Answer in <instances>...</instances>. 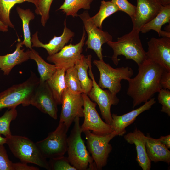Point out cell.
<instances>
[{
    "mask_svg": "<svg viewBox=\"0 0 170 170\" xmlns=\"http://www.w3.org/2000/svg\"><path fill=\"white\" fill-rule=\"evenodd\" d=\"M138 65L136 76L127 80V94L133 99V108L148 101L162 88L160 81L164 70L159 65L148 59Z\"/></svg>",
    "mask_w": 170,
    "mask_h": 170,
    "instance_id": "cell-1",
    "label": "cell"
},
{
    "mask_svg": "<svg viewBox=\"0 0 170 170\" xmlns=\"http://www.w3.org/2000/svg\"><path fill=\"white\" fill-rule=\"evenodd\" d=\"M67 139V152L70 164L76 170H97L93 160L82 138L80 117H76Z\"/></svg>",
    "mask_w": 170,
    "mask_h": 170,
    "instance_id": "cell-2",
    "label": "cell"
},
{
    "mask_svg": "<svg viewBox=\"0 0 170 170\" xmlns=\"http://www.w3.org/2000/svg\"><path fill=\"white\" fill-rule=\"evenodd\" d=\"M139 33L132 29L129 33L118 38L117 41L107 42L113 50L111 60L116 66L118 64L120 59L118 57L120 55L124 56L126 60H133L138 65L147 59L146 52L139 37Z\"/></svg>",
    "mask_w": 170,
    "mask_h": 170,
    "instance_id": "cell-3",
    "label": "cell"
},
{
    "mask_svg": "<svg viewBox=\"0 0 170 170\" xmlns=\"http://www.w3.org/2000/svg\"><path fill=\"white\" fill-rule=\"evenodd\" d=\"M40 79L31 71L29 77L24 82L13 85L0 93V110L10 109L21 104L24 106L30 105L34 91Z\"/></svg>",
    "mask_w": 170,
    "mask_h": 170,
    "instance_id": "cell-4",
    "label": "cell"
},
{
    "mask_svg": "<svg viewBox=\"0 0 170 170\" xmlns=\"http://www.w3.org/2000/svg\"><path fill=\"white\" fill-rule=\"evenodd\" d=\"M6 143L13 155L22 162L36 165L50 170L48 162L36 143L28 138L11 135L6 137Z\"/></svg>",
    "mask_w": 170,
    "mask_h": 170,
    "instance_id": "cell-5",
    "label": "cell"
},
{
    "mask_svg": "<svg viewBox=\"0 0 170 170\" xmlns=\"http://www.w3.org/2000/svg\"><path fill=\"white\" fill-rule=\"evenodd\" d=\"M93 63L99 72L98 85L102 89H108L116 95L121 89V81L123 79L127 81L134 74L133 70L130 67L114 68L103 60H94Z\"/></svg>",
    "mask_w": 170,
    "mask_h": 170,
    "instance_id": "cell-6",
    "label": "cell"
},
{
    "mask_svg": "<svg viewBox=\"0 0 170 170\" xmlns=\"http://www.w3.org/2000/svg\"><path fill=\"white\" fill-rule=\"evenodd\" d=\"M83 132L87 140L88 149L91 155L97 169L102 170L106 165L109 154L112 150V147L109 142L117 136V133L114 131L105 135L97 134L89 130Z\"/></svg>",
    "mask_w": 170,
    "mask_h": 170,
    "instance_id": "cell-7",
    "label": "cell"
},
{
    "mask_svg": "<svg viewBox=\"0 0 170 170\" xmlns=\"http://www.w3.org/2000/svg\"><path fill=\"white\" fill-rule=\"evenodd\" d=\"M68 130L64 123L59 121L55 130L49 133L44 139L36 143L46 159L64 156L67 152Z\"/></svg>",
    "mask_w": 170,
    "mask_h": 170,
    "instance_id": "cell-8",
    "label": "cell"
},
{
    "mask_svg": "<svg viewBox=\"0 0 170 170\" xmlns=\"http://www.w3.org/2000/svg\"><path fill=\"white\" fill-rule=\"evenodd\" d=\"M88 73L93 82L92 87L87 95L93 102L99 106L102 118L105 122L110 125L112 118L110 109L112 105H117L119 99L116 95L109 90H104L97 83L92 71L91 62L89 64Z\"/></svg>",
    "mask_w": 170,
    "mask_h": 170,
    "instance_id": "cell-9",
    "label": "cell"
},
{
    "mask_svg": "<svg viewBox=\"0 0 170 170\" xmlns=\"http://www.w3.org/2000/svg\"><path fill=\"white\" fill-rule=\"evenodd\" d=\"M82 94L84 100V117L83 122L81 126L82 132L89 130L97 134L105 135L113 132L110 125L103 121L97 112L96 108L97 104L92 101L87 94L83 93Z\"/></svg>",
    "mask_w": 170,
    "mask_h": 170,
    "instance_id": "cell-10",
    "label": "cell"
},
{
    "mask_svg": "<svg viewBox=\"0 0 170 170\" xmlns=\"http://www.w3.org/2000/svg\"><path fill=\"white\" fill-rule=\"evenodd\" d=\"M78 16L83 22L84 29L88 35V39L85 43L87 48L93 50L99 60H103L102 45L109 41H112V36L94 24L87 11H84L78 15Z\"/></svg>",
    "mask_w": 170,
    "mask_h": 170,
    "instance_id": "cell-11",
    "label": "cell"
},
{
    "mask_svg": "<svg viewBox=\"0 0 170 170\" xmlns=\"http://www.w3.org/2000/svg\"><path fill=\"white\" fill-rule=\"evenodd\" d=\"M60 122L69 129L76 117H83L84 100L82 94L71 92L67 88L62 96Z\"/></svg>",
    "mask_w": 170,
    "mask_h": 170,
    "instance_id": "cell-12",
    "label": "cell"
},
{
    "mask_svg": "<svg viewBox=\"0 0 170 170\" xmlns=\"http://www.w3.org/2000/svg\"><path fill=\"white\" fill-rule=\"evenodd\" d=\"M86 37V32L83 29L82 38L78 43L74 45L71 42L70 44L65 46L59 52L48 55L46 58L47 60L54 63L57 68H64L66 71L74 66L76 61L82 56Z\"/></svg>",
    "mask_w": 170,
    "mask_h": 170,
    "instance_id": "cell-13",
    "label": "cell"
},
{
    "mask_svg": "<svg viewBox=\"0 0 170 170\" xmlns=\"http://www.w3.org/2000/svg\"><path fill=\"white\" fill-rule=\"evenodd\" d=\"M30 105L55 120L58 118V105L46 81H40L31 99Z\"/></svg>",
    "mask_w": 170,
    "mask_h": 170,
    "instance_id": "cell-14",
    "label": "cell"
},
{
    "mask_svg": "<svg viewBox=\"0 0 170 170\" xmlns=\"http://www.w3.org/2000/svg\"><path fill=\"white\" fill-rule=\"evenodd\" d=\"M147 59L161 65L165 70L170 71V38L153 37L148 42Z\"/></svg>",
    "mask_w": 170,
    "mask_h": 170,
    "instance_id": "cell-15",
    "label": "cell"
},
{
    "mask_svg": "<svg viewBox=\"0 0 170 170\" xmlns=\"http://www.w3.org/2000/svg\"><path fill=\"white\" fill-rule=\"evenodd\" d=\"M137 5L134 17L131 19L133 29L140 32L145 24L159 12L163 5L159 0H136Z\"/></svg>",
    "mask_w": 170,
    "mask_h": 170,
    "instance_id": "cell-16",
    "label": "cell"
},
{
    "mask_svg": "<svg viewBox=\"0 0 170 170\" xmlns=\"http://www.w3.org/2000/svg\"><path fill=\"white\" fill-rule=\"evenodd\" d=\"M155 103V98H152L139 108L122 115L112 114V121L110 126L113 131L116 133L117 136L123 135L126 132V128L132 124L139 115L150 109Z\"/></svg>",
    "mask_w": 170,
    "mask_h": 170,
    "instance_id": "cell-17",
    "label": "cell"
},
{
    "mask_svg": "<svg viewBox=\"0 0 170 170\" xmlns=\"http://www.w3.org/2000/svg\"><path fill=\"white\" fill-rule=\"evenodd\" d=\"M66 20L64 21V28L61 35L58 37L54 36L48 43L44 44L40 41L38 32L36 31L31 38L32 47L43 48L46 50L49 55L60 51L75 35L74 33L66 26Z\"/></svg>",
    "mask_w": 170,
    "mask_h": 170,
    "instance_id": "cell-18",
    "label": "cell"
},
{
    "mask_svg": "<svg viewBox=\"0 0 170 170\" xmlns=\"http://www.w3.org/2000/svg\"><path fill=\"white\" fill-rule=\"evenodd\" d=\"M124 139L128 143L134 144L137 152L136 160L143 170H150L151 162L148 157L146 150V136L136 128L133 132L125 135Z\"/></svg>",
    "mask_w": 170,
    "mask_h": 170,
    "instance_id": "cell-19",
    "label": "cell"
},
{
    "mask_svg": "<svg viewBox=\"0 0 170 170\" xmlns=\"http://www.w3.org/2000/svg\"><path fill=\"white\" fill-rule=\"evenodd\" d=\"M22 46V41L19 39L13 52L0 56V69L4 75H9L15 66L30 59L28 50L25 51L21 48Z\"/></svg>",
    "mask_w": 170,
    "mask_h": 170,
    "instance_id": "cell-20",
    "label": "cell"
},
{
    "mask_svg": "<svg viewBox=\"0 0 170 170\" xmlns=\"http://www.w3.org/2000/svg\"><path fill=\"white\" fill-rule=\"evenodd\" d=\"M145 147L148 157L151 162H163L170 164V151L157 139L148 134L146 136Z\"/></svg>",
    "mask_w": 170,
    "mask_h": 170,
    "instance_id": "cell-21",
    "label": "cell"
},
{
    "mask_svg": "<svg viewBox=\"0 0 170 170\" xmlns=\"http://www.w3.org/2000/svg\"><path fill=\"white\" fill-rule=\"evenodd\" d=\"M65 68H57L50 78L46 81L58 105L61 104L63 95L67 88L65 80Z\"/></svg>",
    "mask_w": 170,
    "mask_h": 170,
    "instance_id": "cell-22",
    "label": "cell"
},
{
    "mask_svg": "<svg viewBox=\"0 0 170 170\" xmlns=\"http://www.w3.org/2000/svg\"><path fill=\"white\" fill-rule=\"evenodd\" d=\"M91 58L90 54L85 57L82 54L81 58L76 61L74 65L77 70L82 93L87 95L93 86L92 80L88 77V71Z\"/></svg>",
    "mask_w": 170,
    "mask_h": 170,
    "instance_id": "cell-23",
    "label": "cell"
},
{
    "mask_svg": "<svg viewBox=\"0 0 170 170\" xmlns=\"http://www.w3.org/2000/svg\"><path fill=\"white\" fill-rule=\"evenodd\" d=\"M170 4L163 6L158 14L151 20L144 25L140 32L145 33L151 30L156 32L159 37L162 36L163 31L161 30L162 26L166 23H170Z\"/></svg>",
    "mask_w": 170,
    "mask_h": 170,
    "instance_id": "cell-24",
    "label": "cell"
},
{
    "mask_svg": "<svg viewBox=\"0 0 170 170\" xmlns=\"http://www.w3.org/2000/svg\"><path fill=\"white\" fill-rule=\"evenodd\" d=\"M30 59L36 62L38 71L40 75V81H46L52 76L57 69L54 65L48 63L45 61L37 51L33 49L28 50Z\"/></svg>",
    "mask_w": 170,
    "mask_h": 170,
    "instance_id": "cell-25",
    "label": "cell"
},
{
    "mask_svg": "<svg viewBox=\"0 0 170 170\" xmlns=\"http://www.w3.org/2000/svg\"><path fill=\"white\" fill-rule=\"evenodd\" d=\"M16 10L22 22L24 40L22 41V44L25 45L29 49H31L32 48L29 23L31 20L34 19V14L30 9H24L19 6L16 7Z\"/></svg>",
    "mask_w": 170,
    "mask_h": 170,
    "instance_id": "cell-26",
    "label": "cell"
},
{
    "mask_svg": "<svg viewBox=\"0 0 170 170\" xmlns=\"http://www.w3.org/2000/svg\"><path fill=\"white\" fill-rule=\"evenodd\" d=\"M93 0H65L59 10H62L67 16H78L77 13L81 9L89 10Z\"/></svg>",
    "mask_w": 170,
    "mask_h": 170,
    "instance_id": "cell-27",
    "label": "cell"
},
{
    "mask_svg": "<svg viewBox=\"0 0 170 170\" xmlns=\"http://www.w3.org/2000/svg\"><path fill=\"white\" fill-rule=\"evenodd\" d=\"M119 11L118 7L111 1L102 0L99 10L91 19L94 24L98 27L102 29L104 20L114 13Z\"/></svg>",
    "mask_w": 170,
    "mask_h": 170,
    "instance_id": "cell-28",
    "label": "cell"
},
{
    "mask_svg": "<svg viewBox=\"0 0 170 170\" xmlns=\"http://www.w3.org/2000/svg\"><path fill=\"white\" fill-rule=\"evenodd\" d=\"M26 2L31 3V0H0V20L4 25L14 29L10 19L11 10L16 4Z\"/></svg>",
    "mask_w": 170,
    "mask_h": 170,
    "instance_id": "cell-29",
    "label": "cell"
},
{
    "mask_svg": "<svg viewBox=\"0 0 170 170\" xmlns=\"http://www.w3.org/2000/svg\"><path fill=\"white\" fill-rule=\"evenodd\" d=\"M65 80L66 88L71 92L76 94L82 93L77 70L75 66L66 71Z\"/></svg>",
    "mask_w": 170,
    "mask_h": 170,
    "instance_id": "cell-30",
    "label": "cell"
},
{
    "mask_svg": "<svg viewBox=\"0 0 170 170\" xmlns=\"http://www.w3.org/2000/svg\"><path fill=\"white\" fill-rule=\"evenodd\" d=\"M17 116L16 107H13L7 110L0 117V134L7 137L12 135L10 129V124Z\"/></svg>",
    "mask_w": 170,
    "mask_h": 170,
    "instance_id": "cell-31",
    "label": "cell"
},
{
    "mask_svg": "<svg viewBox=\"0 0 170 170\" xmlns=\"http://www.w3.org/2000/svg\"><path fill=\"white\" fill-rule=\"evenodd\" d=\"M53 0H40L35 5V13L41 16V22L45 27L49 18V12Z\"/></svg>",
    "mask_w": 170,
    "mask_h": 170,
    "instance_id": "cell-32",
    "label": "cell"
},
{
    "mask_svg": "<svg viewBox=\"0 0 170 170\" xmlns=\"http://www.w3.org/2000/svg\"><path fill=\"white\" fill-rule=\"evenodd\" d=\"M48 162L52 170H76L69 162L67 157L64 156L50 159Z\"/></svg>",
    "mask_w": 170,
    "mask_h": 170,
    "instance_id": "cell-33",
    "label": "cell"
},
{
    "mask_svg": "<svg viewBox=\"0 0 170 170\" xmlns=\"http://www.w3.org/2000/svg\"><path fill=\"white\" fill-rule=\"evenodd\" d=\"M157 99L158 102L162 105L161 111L170 116V91L162 88L158 92Z\"/></svg>",
    "mask_w": 170,
    "mask_h": 170,
    "instance_id": "cell-34",
    "label": "cell"
},
{
    "mask_svg": "<svg viewBox=\"0 0 170 170\" xmlns=\"http://www.w3.org/2000/svg\"><path fill=\"white\" fill-rule=\"evenodd\" d=\"M111 2L118 7L119 11L127 14L131 19L134 17L136 6L130 3L128 0H111Z\"/></svg>",
    "mask_w": 170,
    "mask_h": 170,
    "instance_id": "cell-35",
    "label": "cell"
},
{
    "mask_svg": "<svg viewBox=\"0 0 170 170\" xmlns=\"http://www.w3.org/2000/svg\"><path fill=\"white\" fill-rule=\"evenodd\" d=\"M13 164L3 145H0V170H13Z\"/></svg>",
    "mask_w": 170,
    "mask_h": 170,
    "instance_id": "cell-36",
    "label": "cell"
},
{
    "mask_svg": "<svg viewBox=\"0 0 170 170\" xmlns=\"http://www.w3.org/2000/svg\"><path fill=\"white\" fill-rule=\"evenodd\" d=\"M160 82L162 88L170 90V71L165 70L163 71Z\"/></svg>",
    "mask_w": 170,
    "mask_h": 170,
    "instance_id": "cell-37",
    "label": "cell"
},
{
    "mask_svg": "<svg viewBox=\"0 0 170 170\" xmlns=\"http://www.w3.org/2000/svg\"><path fill=\"white\" fill-rule=\"evenodd\" d=\"M13 170H39L38 168L28 165L23 162L13 163Z\"/></svg>",
    "mask_w": 170,
    "mask_h": 170,
    "instance_id": "cell-38",
    "label": "cell"
},
{
    "mask_svg": "<svg viewBox=\"0 0 170 170\" xmlns=\"http://www.w3.org/2000/svg\"><path fill=\"white\" fill-rule=\"evenodd\" d=\"M158 141L165 146L167 149L170 148V135L161 136L157 139Z\"/></svg>",
    "mask_w": 170,
    "mask_h": 170,
    "instance_id": "cell-39",
    "label": "cell"
},
{
    "mask_svg": "<svg viewBox=\"0 0 170 170\" xmlns=\"http://www.w3.org/2000/svg\"><path fill=\"white\" fill-rule=\"evenodd\" d=\"M159 0L163 6L170 4V0Z\"/></svg>",
    "mask_w": 170,
    "mask_h": 170,
    "instance_id": "cell-40",
    "label": "cell"
},
{
    "mask_svg": "<svg viewBox=\"0 0 170 170\" xmlns=\"http://www.w3.org/2000/svg\"><path fill=\"white\" fill-rule=\"evenodd\" d=\"M6 143V138H4L0 134V145H4Z\"/></svg>",
    "mask_w": 170,
    "mask_h": 170,
    "instance_id": "cell-41",
    "label": "cell"
},
{
    "mask_svg": "<svg viewBox=\"0 0 170 170\" xmlns=\"http://www.w3.org/2000/svg\"><path fill=\"white\" fill-rule=\"evenodd\" d=\"M40 0H32V3H33L35 6Z\"/></svg>",
    "mask_w": 170,
    "mask_h": 170,
    "instance_id": "cell-42",
    "label": "cell"
}]
</instances>
